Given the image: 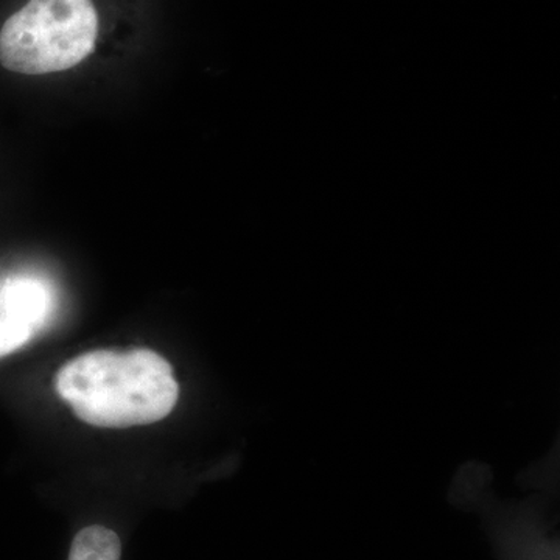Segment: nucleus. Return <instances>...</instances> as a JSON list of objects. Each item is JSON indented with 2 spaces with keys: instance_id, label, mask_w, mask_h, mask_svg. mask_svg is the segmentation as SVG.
I'll return each instance as SVG.
<instances>
[{
  "instance_id": "f257e3e1",
  "label": "nucleus",
  "mask_w": 560,
  "mask_h": 560,
  "mask_svg": "<svg viewBox=\"0 0 560 560\" xmlns=\"http://www.w3.org/2000/svg\"><path fill=\"white\" fill-rule=\"evenodd\" d=\"M55 388L77 418L101 429L160 422L179 397L172 364L150 349L81 353L58 371Z\"/></svg>"
},
{
  "instance_id": "f03ea898",
  "label": "nucleus",
  "mask_w": 560,
  "mask_h": 560,
  "mask_svg": "<svg viewBox=\"0 0 560 560\" xmlns=\"http://www.w3.org/2000/svg\"><path fill=\"white\" fill-rule=\"evenodd\" d=\"M97 33L92 0H28L0 31V62L25 75L61 72L90 57Z\"/></svg>"
},
{
  "instance_id": "7ed1b4c3",
  "label": "nucleus",
  "mask_w": 560,
  "mask_h": 560,
  "mask_svg": "<svg viewBox=\"0 0 560 560\" xmlns=\"http://www.w3.org/2000/svg\"><path fill=\"white\" fill-rule=\"evenodd\" d=\"M453 503L480 506L486 533L497 560H560L559 534L545 497L504 503L488 499L477 482L463 477L453 488Z\"/></svg>"
},
{
  "instance_id": "20e7f679",
  "label": "nucleus",
  "mask_w": 560,
  "mask_h": 560,
  "mask_svg": "<svg viewBox=\"0 0 560 560\" xmlns=\"http://www.w3.org/2000/svg\"><path fill=\"white\" fill-rule=\"evenodd\" d=\"M50 308L49 291L39 280L14 278L0 287V311L10 319L38 329Z\"/></svg>"
},
{
  "instance_id": "39448f33",
  "label": "nucleus",
  "mask_w": 560,
  "mask_h": 560,
  "mask_svg": "<svg viewBox=\"0 0 560 560\" xmlns=\"http://www.w3.org/2000/svg\"><path fill=\"white\" fill-rule=\"evenodd\" d=\"M119 533L103 523L83 526L73 536L68 560H121Z\"/></svg>"
},
{
  "instance_id": "423d86ee",
  "label": "nucleus",
  "mask_w": 560,
  "mask_h": 560,
  "mask_svg": "<svg viewBox=\"0 0 560 560\" xmlns=\"http://www.w3.org/2000/svg\"><path fill=\"white\" fill-rule=\"evenodd\" d=\"M35 329L27 324L18 323L0 311V359L16 352L27 345L35 335Z\"/></svg>"
}]
</instances>
